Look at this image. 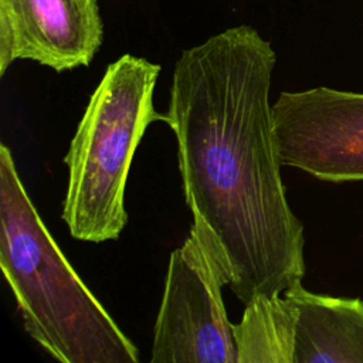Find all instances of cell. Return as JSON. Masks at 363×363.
Returning <instances> with one entry per match:
<instances>
[{
  "label": "cell",
  "mask_w": 363,
  "mask_h": 363,
  "mask_svg": "<svg viewBox=\"0 0 363 363\" xmlns=\"http://www.w3.org/2000/svg\"><path fill=\"white\" fill-rule=\"evenodd\" d=\"M277 54L241 24L183 50L167 125L194 230L245 305L302 282L303 224L286 200L269 89Z\"/></svg>",
  "instance_id": "cell-1"
},
{
  "label": "cell",
  "mask_w": 363,
  "mask_h": 363,
  "mask_svg": "<svg viewBox=\"0 0 363 363\" xmlns=\"http://www.w3.org/2000/svg\"><path fill=\"white\" fill-rule=\"evenodd\" d=\"M0 267L26 332L62 363H139V349L79 278L0 145Z\"/></svg>",
  "instance_id": "cell-2"
},
{
  "label": "cell",
  "mask_w": 363,
  "mask_h": 363,
  "mask_svg": "<svg viewBox=\"0 0 363 363\" xmlns=\"http://www.w3.org/2000/svg\"><path fill=\"white\" fill-rule=\"evenodd\" d=\"M160 65L123 54L89 96L64 163L68 183L62 220L72 238L116 240L128 224L125 189L133 155L150 123L167 122L153 106Z\"/></svg>",
  "instance_id": "cell-3"
},
{
  "label": "cell",
  "mask_w": 363,
  "mask_h": 363,
  "mask_svg": "<svg viewBox=\"0 0 363 363\" xmlns=\"http://www.w3.org/2000/svg\"><path fill=\"white\" fill-rule=\"evenodd\" d=\"M224 285L228 279L223 268L190 228L169 258L150 363H237L233 323L221 295Z\"/></svg>",
  "instance_id": "cell-4"
},
{
  "label": "cell",
  "mask_w": 363,
  "mask_h": 363,
  "mask_svg": "<svg viewBox=\"0 0 363 363\" xmlns=\"http://www.w3.org/2000/svg\"><path fill=\"white\" fill-rule=\"evenodd\" d=\"M282 166L329 183L363 182V92L316 86L272 104Z\"/></svg>",
  "instance_id": "cell-5"
},
{
  "label": "cell",
  "mask_w": 363,
  "mask_h": 363,
  "mask_svg": "<svg viewBox=\"0 0 363 363\" xmlns=\"http://www.w3.org/2000/svg\"><path fill=\"white\" fill-rule=\"evenodd\" d=\"M104 41L96 0H0V75L17 60L88 67Z\"/></svg>",
  "instance_id": "cell-6"
},
{
  "label": "cell",
  "mask_w": 363,
  "mask_h": 363,
  "mask_svg": "<svg viewBox=\"0 0 363 363\" xmlns=\"http://www.w3.org/2000/svg\"><path fill=\"white\" fill-rule=\"evenodd\" d=\"M284 295L296 311L294 363H363V299L315 294L302 282Z\"/></svg>",
  "instance_id": "cell-7"
},
{
  "label": "cell",
  "mask_w": 363,
  "mask_h": 363,
  "mask_svg": "<svg viewBox=\"0 0 363 363\" xmlns=\"http://www.w3.org/2000/svg\"><path fill=\"white\" fill-rule=\"evenodd\" d=\"M296 311L282 294L255 296L233 323L237 363H294Z\"/></svg>",
  "instance_id": "cell-8"
}]
</instances>
